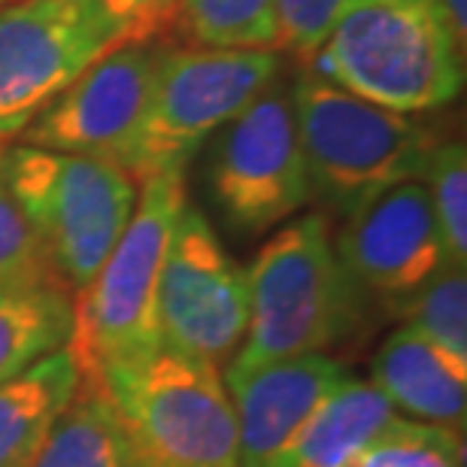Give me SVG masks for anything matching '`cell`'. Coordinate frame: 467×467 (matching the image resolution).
<instances>
[{
    "label": "cell",
    "mask_w": 467,
    "mask_h": 467,
    "mask_svg": "<svg viewBox=\"0 0 467 467\" xmlns=\"http://www.w3.org/2000/svg\"><path fill=\"white\" fill-rule=\"evenodd\" d=\"M185 198L182 171L140 182L137 210L125 234L98 274L73 295L67 347L91 386L109 389L161 352L158 283Z\"/></svg>",
    "instance_id": "6da1fadb"
},
{
    "label": "cell",
    "mask_w": 467,
    "mask_h": 467,
    "mask_svg": "<svg viewBox=\"0 0 467 467\" xmlns=\"http://www.w3.org/2000/svg\"><path fill=\"white\" fill-rule=\"evenodd\" d=\"M246 270L249 328L225 373L328 352L358 328L364 288L343 267L322 213L279 228Z\"/></svg>",
    "instance_id": "7a4b0ae2"
},
{
    "label": "cell",
    "mask_w": 467,
    "mask_h": 467,
    "mask_svg": "<svg viewBox=\"0 0 467 467\" xmlns=\"http://www.w3.org/2000/svg\"><path fill=\"white\" fill-rule=\"evenodd\" d=\"M306 61L334 86L407 116L452 104L464 86L437 0H352Z\"/></svg>",
    "instance_id": "3957f363"
},
{
    "label": "cell",
    "mask_w": 467,
    "mask_h": 467,
    "mask_svg": "<svg viewBox=\"0 0 467 467\" xmlns=\"http://www.w3.org/2000/svg\"><path fill=\"white\" fill-rule=\"evenodd\" d=\"M313 201L347 219L377 194L422 180L437 137L416 116L370 104L304 67L292 86Z\"/></svg>",
    "instance_id": "277c9868"
},
{
    "label": "cell",
    "mask_w": 467,
    "mask_h": 467,
    "mask_svg": "<svg viewBox=\"0 0 467 467\" xmlns=\"http://www.w3.org/2000/svg\"><path fill=\"white\" fill-rule=\"evenodd\" d=\"M0 164L58 285L77 295L125 234L140 182L121 164L25 143L0 152Z\"/></svg>",
    "instance_id": "5b68a950"
},
{
    "label": "cell",
    "mask_w": 467,
    "mask_h": 467,
    "mask_svg": "<svg viewBox=\"0 0 467 467\" xmlns=\"http://www.w3.org/2000/svg\"><path fill=\"white\" fill-rule=\"evenodd\" d=\"M279 77V52L164 46L143 128L125 171L137 182L185 171L189 158Z\"/></svg>",
    "instance_id": "8992f818"
},
{
    "label": "cell",
    "mask_w": 467,
    "mask_h": 467,
    "mask_svg": "<svg viewBox=\"0 0 467 467\" xmlns=\"http://www.w3.org/2000/svg\"><path fill=\"white\" fill-rule=\"evenodd\" d=\"M104 391L137 467H237V419L222 370L161 349Z\"/></svg>",
    "instance_id": "52a82bcc"
},
{
    "label": "cell",
    "mask_w": 467,
    "mask_h": 467,
    "mask_svg": "<svg viewBox=\"0 0 467 467\" xmlns=\"http://www.w3.org/2000/svg\"><path fill=\"white\" fill-rule=\"evenodd\" d=\"M207 176L222 219L240 234H265L313 201L292 88L279 77L216 130Z\"/></svg>",
    "instance_id": "ba28073f"
},
{
    "label": "cell",
    "mask_w": 467,
    "mask_h": 467,
    "mask_svg": "<svg viewBox=\"0 0 467 467\" xmlns=\"http://www.w3.org/2000/svg\"><path fill=\"white\" fill-rule=\"evenodd\" d=\"M249 328V270L231 258L198 203L185 198L158 283L161 349L225 370Z\"/></svg>",
    "instance_id": "9c48e42d"
},
{
    "label": "cell",
    "mask_w": 467,
    "mask_h": 467,
    "mask_svg": "<svg viewBox=\"0 0 467 467\" xmlns=\"http://www.w3.org/2000/svg\"><path fill=\"white\" fill-rule=\"evenodd\" d=\"M121 36L88 0L0 6V152Z\"/></svg>",
    "instance_id": "30bf717a"
},
{
    "label": "cell",
    "mask_w": 467,
    "mask_h": 467,
    "mask_svg": "<svg viewBox=\"0 0 467 467\" xmlns=\"http://www.w3.org/2000/svg\"><path fill=\"white\" fill-rule=\"evenodd\" d=\"M164 46L125 40L88 64L16 143L128 164L143 128Z\"/></svg>",
    "instance_id": "8fae6325"
},
{
    "label": "cell",
    "mask_w": 467,
    "mask_h": 467,
    "mask_svg": "<svg viewBox=\"0 0 467 467\" xmlns=\"http://www.w3.org/2000/svg\"><path fill=\"white\" fill-rule=\"evenodd\" d=\"M334 249L355 283L391 313L450 265L422 180L400 182L349 213Z\"/></svg>",
    "instance_id": "7c38bea8"
},
{
    "label": "cell",
    "mask_w": 467,
    "mask_h": 467,
    "mask_svg": "<svg viewBox=\"0 0 467 467\" xmlns=\"http://www.w3.org/2000/svg\"><path fill=\"white\" fill-rule=\"evenodd\" d=\"M347 377V364L328 352L225 373L222 379L237 419V467H267L322 398Z\"/></svg>",
    "instance_id": "4fadbf2b"
},
{
    "label": "cell",
    "mask_w": 467,
    "mask_h": 467,
    "mask_svg": "<svg viewBox=\"0 0 467 467\" xmlns=\"http://www.w3.org/2000/svg\"><path fill=\"white\" fill-rule=\"evenodd\" d=\"M370 382L395 413L428 425H443L452 431L464 428L467 413V368L400 325L370 361Z\"/></svg>",
    "instance_id": "5bb4252c"
},
{
    "label": "cell",
    "mask_w": 467,
    "mask_h": 467,
    "mask_svg": "<svg viewBox=\"0 0 467 467\" xmlns=\"http://www.w3.org/2000/svg\"><path fill=\"white\" fill-rule=\"evenodd\" d=\"M395 416V407L370 379L349 373L267 467H349Z\"/></svg>",
    "instance_id": "9a60e30c"
},
{
    "label": "cell",
    "mask_w": 467,
    "mask_h": 467,
    "mask_svg": "<svg viewBox=\"0 0 467 467\" xmlns=\"http://www.w3.org/2000/svg\"><path fill=\"white\" fill-rule=\"evenodd\" d=\"M79 386L82 370L67 343L0 382V467H31Z\"/></svg>",
    "instance_id": "2e32d148"
},
{
    "label": "cell",
    "mask_w": 467,
    "mask_h": 467,
    "mask_svg": "<svg viewBox=\"0 0 467 467\" xmlns=\"http://www.w3.org/2000/svg\"><path fill=\"white\" fill-rule=\"evenodd\" d=\"M73 331V295L58 285H0V382L61 349Z\"/></svg>",
    "instance_id": "e0dca14e"
},
{
    "label": "cell",
    "mask_w": 467,
    "mask_h": 467,
    "mask_svg": "<svg viewBox=\"0 0 467 467\" xmlns=\"http://www.w3.org/2000/svg\"><path fill=\"white\" fill-rule=\"evenodd\" d=\"M31 467H137L125 428L104 389L82 379Z\"/></svg>",
    "instance_id": "ac0fdd59"
},
{
    "label": "cell",
    "mask_w": 467,
    "mask_h": 467,
    "mask_svg": "<svg viewBox=\"0 0 467 467\" xmlns=\"http://www.w3.org/2000/svg\"><path fill=\"white\" fill-rule=\"evenodd\" d=\"M279 0H180L167 31L194 49L276 52Z\"/></svg>",
    "instance_id": "d6986e66"
},
{
    "label": "cell",
    "mask_w": 467,
    "mask_h": 467,
    "mask_svg": "<svg viewBox=\"0 0 467 467\" xmlns=\"http://www.w3.org/2000/svg\"><path fill=\"white\" fill-rule=\"evenodd\" d=\"M398 316L446 358L467 368V270L462 265H443L400 304Z\"/></svg>",
    "instance_id": "ffe728a7"
},
{
    "label": "cell",
    "mask_w": 467,
    "mask_h": 467,
    "mask_svg": "<svg viewBox=\"0 0 467 467\" xmlns=\"http://www.w3.org/2000/svg\"><path fill=\"white\" fill-rule=\"evenodd\" d=\"M349 467H464L462 431L395 416Z\"/></svg>",
    "instance_id": "44dd1931"
},
{
    "label": "cell",
    "mask_w": 467,
    "mask_h": 467,
    "mask_svg": "<svg viewBox=\"0 0 467 467\" xmlns=\"http://www.w3.org/2000/svg\"><path fill=\"white\" fill-rule=\"evenodd\" d=\"M422 182L441 228L446 261L467 265V152L464 143H437L425 164Z\"/></svg>",
    "instance_id": "7402d4cb"
},
{
    "label": "cell",
    "mask_w": 467,
    "mask_h": 467,
    "mask_svg": "<svg viewBox=\"0 0 467 467\" xmlns=\"http://www.w3.org/2000/svg\"><path fill=\"white\" fill-rule=\"evenodd\" d=\"M0 285H58L22 203L9 189L4 164H0Z\"/></svg>",
    "instance_id": "603a6c76"
},
{
    "label": "cell",
    "mask_w": 467,
    "mask_h": 467,
    "mask_svg": "<svg viewBox=\"0 0 467 467\" xmlns=\"http://www.w3.org/2000/svg\"><path fill=\"white\" fill-rule=\"evenodd\" d=\"M352 0H279L276 52L310 58Z\"/></svg>",
    "instance_id": "cb8c5ba5"
},
{
    "label": "cell",
    "mask_w": 467,
    "mask_h": 467,
    "mask_svg": "<svg viewBox=\"0 0 467 467\" xmlns=\"http://www.w3.org/2000/svg\"><path fill=\"white\" fill-rule=\"evenodd\" d=\"M125 40H161L180 0H88Z\"/></svg>",
    "instance_id": "d4e9b609"
},
{
    "label": "cell",
    "mask_w": 467,
    "mask_h": 467,
    "mask_svg": "<svg viewBox=\"0 0 467 467\" xmlns=\"http://www.w3.org/2000/svg\"><path fill=\"white\" fill-rule=\"evenodd\" d=\"M443 16V25L450 31V40L455 46V52L467 55V0H437Z\"/></svg>",
    "instance_id": "484cf974"
},
{
    "label": "cell",
    "mask_w": 467,
    "mask_h": 467,
    "mask_svg": "<svg viewBox=\"0 0 467 467\" xmlns=\"http://www.w3.org/2000/svg\"><path fill=\"white\" fill-rule=\"evenodd\" d=\"M4 4H13V0H0V6H4Z\"/></svg>",
    "instance_id": "4316f807"
}]
</instances>
